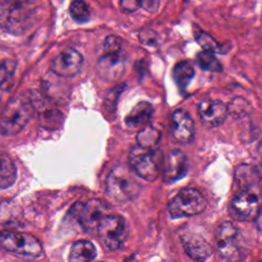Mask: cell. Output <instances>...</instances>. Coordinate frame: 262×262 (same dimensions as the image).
Segmentation results:
<instances>
[{
	"label": "cell",
	"instance_id": "1",
	"mask_svg": "<svg viewBox=\"0 0 262 262\" xmlns=\"http://www.w3.org/2000/svg\"><path fill=\"white\" fill-rule=\"evenodd\" d=\"M37 0H0V27L10 34H23L31 26Z\"/></svg>",
	"mask_w": 262,
	"mask_h": 262
},
{
	"label": "cell",
	"instance_id": "2",
	"mask_svg": "<svg viewBox=\"0 0 262 262\" xmlns=\"http://www.w3.org/2000/svg\"><path fill=\"white\" fill-rule=\"evenodd\" d=\"M129 165H116L108 173L105 181L107 195L117 203H126L134 200L139 191L140 184Z\"/></svg>",
	"mask_w": 262,
	"mask_h": 262
},
{
	"label": "cell",
	"instance_id": "3",
	"mask_svg": "<svg viewBox=\"0 0 262 262\" xmlns=\"http://www.w3.org/2000/svg\"><path fill=\"white\" fill-rule=\"evenodd\" d=\"M34 113V106L28 94L13 97L1 114L0 132L5 136L16 135L24 129Z\"/></svg>",
	"mask_w": 262,
	"mask_h": 262
},
{
	"label": "cell",
	"instance_id": "4",
	"mask_svg": "<svg viewBox=\"0 0 262 262\" xmlns=\"http://www.w3.org/2000/svg\"><path fill=\"white\" fill-rule=\"evenodd\" d=\"M262 210L261 185L237 187L230 205V215L241 221L255 220Z\"/></svg>",
	"mask_w": 262,
	"mask_h": 262
},
{
	"label": "cell",
	"instance_id": "5",
	"mask_svg": "<svg viewBox=\"0 0 262 262\" xmlns=\"http://www.w3.org/2000/svg\"><path fill=\"white\" fill-rule=\"evenodd\" d=\"M0 247L18 257L35 259L42 255L40 242L32 234L16 230H2L0 232Z\"/></svg>",
	"mask_w": 262,
	"mask_h": 262
},
{
	"label": "cell",
	"instance_id": "6",
	"mask_svg": "<svg viewBox=\"0 0 262 262\" xmlns=\"http://www.w3.org/2000/svg\"><path fill=\"white\" fill-rule=\"evenodd\" d=\"M96 232L107 250H119L127 239L128 224L122 216L104 215L96 227Z\"/></svg>",
	"mask_w": 262,
	"mask_h": 262
},
{
	"label": "cell",
	"instance_id": "7",
	"mask_svg": "<svg viewBox=\"0 0 262 262\" xmlns=\"http://www.w3.org/2000/svg\"><path fill=\"white\" fill-rule=\"evenodd\" d=\"M206 208V200L202 192L192 187L182 188L169 202L168 212L172 218L190 217L202 213Z\"/></svg>",
	"mask_w": 262,
	"mask_h": 262
},
{
	"label": "cell",
	"instance_id": "8",
	"mask_svg": "<svg viewBox=\"0 0 262 262\" xmlns=\"http://www.w3.org/2000/svg\"><path fill=\"white\" fill-rule=\"evenodd\" d=\"M237 227L229 222H222L215 233V245L219 256L227 262H238L242 259V245Z\"/></svg>",
	"mask_w": 262,
	"mask_h": 262
},
{
	"label": "cell",
	"instance_id": "9",
	"mask_svg": "<svg viewBox=\"0 0 262 262\" xmlns=\"http://www.w3.org/2000/svg\"><path fill=\"white\" fill-rule=\"evenodd\" d=\"M129 166L146 181H155L160 174V160L156 149L135 145L129 154Z\"/></svg>",
	"mask_w": 262,
	"mask_h": 262
},
{
	"label": "cell",
	"instance_id": "10",
	"mask_svg": "<svg viewBox=\"0 0 262 262\" xmlns=\"http://www.w3.org/2000/svg\"><path fill=\"white\" fill-rule=\"evenodd\" d=\"M106 205L99 199H91L86 203L77 202L71 210L70 215L77 220L85 231L96 230L101 218L106 215Z\"/></svg>",
	"mask_w": 262,
	"mask_h": 262
},
{
	"label": "cell",
	"instance_id": "11",
	"mask_svg": "<svg viewBox=\"0 0 262 262\" xmlns=\"http://www.w3.org/2000/svg\"><path fill=\"white\" fill-rule=\"evenodd\" d=\"M28 95L32 100L39 123L43 128L53 130L62 125L63 115L51 97L39 91H31Z\"/></svg>",
	"mask_w": 262,
	"mask_h": 262
},
{
	"label": "cell",
	"instance_id": "12",
	"mask_svg": "<svg viewBox=\"0 0 262 262\" xmlns=\"http://www.w3.org/2000/svg\"><path fill=\"white\" fill-rule=\"evenodd\" d=\"M83 62V55L76 49L69 48L61 51L53 58L51 70L58 77L71 78L81 71Z\"/></svg>",
	"mask_w": 262,
	"mask_h": 262
},
{
	"label": "cell",
	"instance_id": "13",
	"mask_svg": "<svg viewBox=\"0 0 262 262\" xmlns=\"http://www.w3.org/2000/svg\"><path fill=\"white\" fill-rule=\"evenodd\" d=\"M198 112L202 123L206 127L214 128L225 121L228 115V107L220 100L205 99L199 103Z\"/></svg>",
	"mask_w": 262,
	"mask_h": 262
},
{
	"label": "cell",
	"instance_id": "14",
	"mask_svg": "<svg viewBox=\"0 0 262 262\" xmlns=\"http://www.w3.org/2000/svg\"><path fill=\"white\" fill-rule=\"evenodd\" d=\"M171 131L173 137L181 143H189L194 137V123L190 115L182 110H175L171 118Z\"/></svg>",
	"mask_w": 262,
	"mask_h": 262
},
{
	"label": "cell",
	"instance_id": "15",
	"mask_svg": "<svg viewBox=\"0 0 262 262\" xmlns=\"http://www.w3.org/2000/svg\"><path fill=\"white\" fill-rule=\"evenodd\" d=\"M180 239L186 254L195 262H205L212 255V246L201 234L186 232Z\"/></svg>",
	"mask_w": 262,
	"mask_h": 262
},
{
	"label": "cell",
	"instance_id": "16",
	"mask_svg": "<svg viewBox=\"0 0 262 262\" xmlns=\"http://www.w3.org/2000/svg\"><path fill=\"white\" fill-rule=\"evenodd\" d=\"M126 58L117 53H108L105 52L97 61L96 70L98 75L106 80V81H115L118 80L125 71Z\"/></svg>",
	"mask_w": 262,
	"mask_h": 262
},
{
	"label": "cell",
	"instance_id": "17",
	"mask_svg": "<svg viewBox=\"0 0 262 262\" xmlns=\"http://www.w3.org/2000/svg\"><path fill=\"white\" fill-rule=\"evenodd\" d=\"M186 173V158L179 149H173L169 152L164 169V180L167 183L174 182Z\"/></svg>",
	"mask_w": 262,
	"mask_h": 262
},
{
	"label": "cell",
	"instance_id": "18",
	"mask_svg": "<svg viewBox=\"0 0 262 262\" xmlns=\"http://www.w3.org/2000/svg\"><path fill=\"white\" fill-rule=\"evenodd\" d=\"M154 113L152 105L147 101L138 102L126 116L125 124L129 128L144 127L149 122Z\"/></svg>",
	"mask_w": 262,
	"mask_h": 262
},
{
	"label": "cell",
	"instance_id": "19",
	"mask_svg": "<svg viewBox=\"0 0 262 262\" xmlns=\"http://www.w3.org/2000/svg\"><path fill=\"white\" fill-rule=\"evenodd\" d=\"M96 257L94 245L86 239H80L73 244L70 254V262H92Z\"/></svg>",
	"mask_w": 262,
	"mask_h": 262
},
{
	"label": "cell",
	"instance_id": "20",
	"mask_svg": "<svg viewBox=\"0 0 262 262\" xmlns=\"http://www.w3.org/2000/svg\"><path fill=\"white\" fill-rule=\"evenodd\" d=\"M234 180L237 187L261 185L262 183L257 168L248 164H243L236 167L234 173Z\"/></svg>",
	"mask_w": 262,
	"mask_h": 262
},
{
	"label": "cell",
	"instance_id": "21",
	"mask_svg": "<svg viewBox=\"0 0 262 262\" xmlns=\"http://www.w3.org/2000/svg\"><path fill=\"white\" fill-rule=\"evenodd\" d=\"M16 179V167L11 158L4 151H0V188L11 186Z\"/></svg>",
	"mask_w": 262,
	"mask_h": 262
},
{
	"label": "cell",
	"instance_id": "22",
	"mask_svg": "<svg viewBox=\"0 0 262 262\" xmlns=\"http://www.w3.org/2000/svg\"><path fill=\"white\" fill-rule=\"evenodd\" d=\"M172 76L178 88L184 91L194 77V69L188 61L182 60L174 66Z\"/></svg>",
	"mask_w": 262,
	"mask_h": 262
},
{
	"label": "cell",
	"instance_id": "23",
	"mask_svg": "<svg viewBox=\"0 0 262 262\" xmlns=\"http://www.w3.org/2000/svg\"><path fill=\"white\" fill-rule=\"evenodd\" d=\"M160 138H161V133L158 129L151 126H144L137 133L136 140L138 145L144 148L156 149L160 141Z\"/></svg>",
	"mask_w": 262,
	"mask_h": 262
},
{
	"label": "cell",
	"instance_id": "24",
	"mask_svg": "<svg viewBox=\"0 0 262 262\" xmlns=\"http://www.w3.org/2000/svg\"><path fill=\"white\" fill-rule=\"evenodd\" d=\"M196 64L200 69L210 73H220L222 72L223 68L221 62L215 56L213 52L202 50L195 56Z\"/></svg>",
	"mask_w": 262,
	"mask_h": 262
},
{
	"label": "cell",
	"instance_id": "25",
	"mask_svg": "<svg viewBox=\"0 0 262 262\" xmlns=\"http://www.w3.org/2000/svg\"><path fill=\"white\" fill-rule=\"evenodd\" d=\"M70 14L74 20L83 24L90 18V8L85 0H73L69 8Z\"/></svg>",
	"mask_w": 262,
	"mask_h": 262
},
{
	"label": "cell",
	"instance_id": "26",
	"mask_svg": "<svg viewBox=\"0 0 262 262\" xmlns=\"http://www.w3.org/2000/svg\"><path fill=\"white\" fill-rule=\"evenodd\" d=\"M19 209L13 202L3 201L0 203V222L3 224L13 223L19 217Z\"/></svg>",
	"mask_w": 262,
	"mask_h": 262
},
{
	"label": "cell",
	"instance_id": "27",
	"mask_svg": "<svg viewBox=\"0 0 262 262\" xmlns=\"http://www.w3.org/2000/svg\"><path fill=\"white\" fill-rule=\"evenodd\" d=\"M195 41L203 50L210 51L213 53L221 52V45L217 42L215 38H213L207 32L199 31L195 34Z\"/></svg>",
	"mask_w": 262,
	"mask_h": 262
},
{
	"label": "cell",
	"instance_id": "28",
	"mask_svg": "<svg viewBox=\"0 0 262 262\" xmlns=\"http://www.w3.org/2000/svg\"><path fill=\"white\" fill-rule=\"evenodd\" d=\"M125 89V85L122 84V85H118L116 87H114L113 89H111L108 91V93L106 94L105 96V99H104V107L107 112L110 113H114L115 110H116V105H117V101H118V98L121 94V92Z\"/></svg>",
	"mask_w": 262,
	"mask_h": 262
},
{
	"label": "cell",
	"instance_id": "29",
	"mask_svg": "<svg viewBox=\"0 0 262 262\" xmlns=\"http://www.w3.org/2000/svg\"><path fill=\"white\" fill-rule=\"evenodd\" d=\"M14 68L12 61L0 59V88H4L10 82Z\"/></svg>",
	"mask_w": 262,
	"mask_h": 262
},
{
	"label": "cell",
	"instance_id": "30",
	"mask_svg": "<svg viewBox=\"0 0 262 262\" xmlns=\"http://www.w3.org/2000/svg\"><path fill=\"white\" fill-rule=\"evenodd\" d=\"M247 105H248V102L245 99H243L241 97H236L227 106L228 107V114L230 113L235 118H239L242 116H245L246 113H247Z\"/></svg>",
	"mask_w": 262,
	"mask_h": 262
},
{
	"label": "cell",
	"instance_id": "31",
	"mask_svg": "<svg viewBox=\"0 0 262 262\" xmlns=\"http://www.w3.org/2000/svg\"><path fill=\"white\" fill-rule=\"evenodd\" d=\"M122 43H123L122 38H120L116 35H110L104 39V43H103L104 51L108 52V53L120 52Z\"/></svg>",
	"mask_w": 262,
	"mask_h": 262
},
{
	"label": "cell",
	"instance_id": "32",
	"mask_svg": "<svg viewBox=\"0 0 262 262\" xmlns=\"http://www.w3.org/2000/svg\"><path fill=\"white\" fill-rule=\"evenodd\" d=\"M120 9L125 13H132L141 7L140 0H120Z\"/></svg>",
	"mask_w": 262,
	"mask_h": 262
},
{
	"label": "cell",
	"instance_id": "33",
	"mask_svg": "<svg viewBox=\"0 0 262 262\" xmlns=\"http://www.w3.org/2000/svg\"><path fill=\"white\" fill-rule=\"evenodd\" d=\"M139 40L144 45L154 46L157 43V35L151 30H143L139 34Z\"/></svg>",
	"mask_w": 262,
	"mask_h": 262
},
{
	"label": "cell",
	"instance_id": "34",
	"mask_svg": "<svg viewBox=\"0 0 262 262\" xmlns=\"http://www.w3.org/2000/svg\"><path fill=\"white\" fill-rule=\"evenodd\" d=\"M141 7L149 13H155L158 11L160 6V0H140Z\"/></svg>",
	"mask_w": 262,
	"mask_h": 262
},
{
	"label": "cell",
	"instance_id": "35",
	"mask_svg": "<svg viewBox=\"0 0 262 262\" xmlns=\"http://www.w3.org/2000/svg\"><path fill=\"white\" fill-rule=\"evenodd\" d=\"M257 161H258V167H257V170L260 174V177H261V180H262V141L259 143L258 145V148H257Z\"/></svg>",
	"mask_w": 262,
	"mask_h": 262
}]
</instances>
